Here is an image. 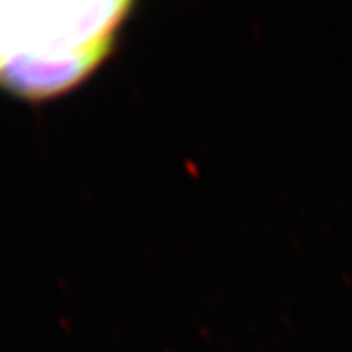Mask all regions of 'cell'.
<instances>
[{
	"label": "cell",
	"mask_w": 352,
	"mask_h": 352,
	"mask_svg": "<svg viewBox=\"0 0 352 352\" xmlns=\"http://www.w3.org/2000/svg\"><path fill=\"white\" fill-rule=\"evenodd\" d=\"M131 4H0V88L30 102L73 90L110 55Z\"/></svg>",
	"instance_id": "6da1fadb"
}]
</instances>
